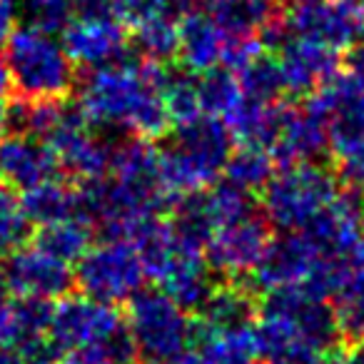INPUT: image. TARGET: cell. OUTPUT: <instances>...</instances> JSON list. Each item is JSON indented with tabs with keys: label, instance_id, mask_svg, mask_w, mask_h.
<instances>
[{
	"label": "cell",
	"instance_id": "obj_24",
	"mask_svg": "<svg viewBox=\"0 0 364 364\" xmlns=\"http://www.w3.org/2000/svg\"><path fill=\"white\" fill-rule=\"evenodd\" d=\"M274 167H277V162L269 155L267 147L240 145L237 150L230 152L223 175L230 185L255 195L257 190H264V185L272 180Z\"/></svg>",
	"mask_w": 364,
	"mask_h": 364
},
{
	"label": "cell",
	"instance_id": "obj_34",
	"mask_svg": "<svg viewBox=\"0 0 364 364\" xmlns=\"http://www.w3.org/2000/svg\"><path fill=\"white\" fill-rule=\"evenodd\" d=\"M16 329H13V294L0 279V344H13Z\"/></svg>",
	"mask_w": 364,
	"mask_h": 364
},
{
	"label": "cell",
	"instance_id": "obj_42",
	"mask_svg": "<svg viewBox=\"0 0 364 364\" xmlns=\"http://www.w3.org/2000/svg\"><path fill=\"white\" fill-rule=\"evenodd\" d=\"M354 3H357V6H359V11L364 13V0H354Z\"/></svg>",
	"mask_w": 364,
	"mask_h": 364
},
{
	"label": "cell",
	"instance_id": "obj_33",
	"mask_svg": "<svg viewBox=\"0 0 364 364\" xmlns=\"http://www.w3.org/2000/svg\"><path fill=\"white\" fill-rule=\"evenodd\" d=\"M332 152L337 157V180H342L354 193L364 195V137L344 142Z\"/></svg>",
	"mask_w": 364,
	"mask_h": 364
},
{
	"label": "cell",
	"instance_id": "obj_11",
	"mask_svg": "<svg viewBox=\"0 0 364 364\" xmlns=\"http://www.w3.org/2000/svg\"><path fill=\"white\" fill-rule=\"evenodd\" d=\"M284 26L289 36L339 50L364 28V13L354 0H302L294 3Z\"/></svg>",
	"mask_w": 364,
	"mask_h": 364
},
{
	"label": "cell",
	"instance_id": "obj_8",
	"mask_svg": "<svg viewBox=\"0 0 364 364\" xmlns=\"http://www.w3.org/2000/svg\"><path fill=\"white\" fill-rule=\"evenodd\" d=\"M269 240V223L255 210L245 218L215 228L205 242V259L213 272L225 274L228 279L247 277L259 264Z\"/></svg>",
	"mask_w": 364,
	"mask_h": 364
},
{
	"label": "cell",
	"instance_id": "obj_13",
	"mask_svg": "<svg viewBox=\"0 0 364 364\" xmlns=\"http://www.w3.org/2000/svg\"><path fill=\"white\" fill-rule=\"evenodd\" d=\"M152 279L185 312H200L205 299L210 297V292L215 287L213 269H210L208 259H205V250L182 237L177 240L172 255L165 259V264L157 269V274Z\"/></svg>",
	"mask_w": 364,
	"mask_h": 364
},
{
	"label": "cell",
	"instance_id": "obj_46",
	"mask_svg": "<svg viewBox=\"0 0 364 364\" xmlns=\"http://www.w3.org/2000/svg\"><path fill=\"white\" fill-rule=\"evenodd\" d=\"M0 73H3V65H0Z\"/></svg>",
	"mask_w": 364,
	"mask_h": 364
},
{
	"label": "cell",
	"instance_id": "obj_30",
	"mask_svg": "<svg viewBox=\"0 0 364 364\" xmlns=\"http://www.w3.org/2000/svg\"><path fill=\"white\" fill-rule=\"evenodd\" d=\"M18 16L28 28H36L48 36L65 33V28L75 21V0H21Z\"/></svg>",
	"mask_w": 364,
	"mask_h": 364
},
{
	"label": "cell",
	"instance_id": "obj_44",
	"mask_svg": "<svg viewBox=\"0 0 364 364\" xmlns=\"http://www.w3.org/2000/svg\"><path fill=\"white\" fill-rule=\"evenodd\" d=\"M289 3H302V0H289Z\"/></svg>",
	"mask_w": 364,
	"mask_h": 364
},
{
	"label": "cell",
	"instance_id": "obj_1",
	"mask_svg": "<svg viewBox=\"0 0 364 364\" xmlns=\"http://www.w3.org/2000/svg\"><path fill=\"white\" fill-rule=\"evenodd\" d=\"M165 73L162 63L145 58L95 68L80 82L77 107L90 125L117 127L130 135L157 140L170 127L160 95Z\"/></svg>",
	"mask_w": 364,
	"mask_h": 364
},
{
	"label": "cell",
	"instance_id": "obj_23",
	"mask_svg": "<svg viewBox=\"0 0 364 364\" xmlns=\"http://www.w3.org/2000/svg\"><path fill=\"white\" fill-rule=\"evenodd\" d=\"M215 21L228 36L257 38L279 18L277 0H220L213 11Z\"/></svg>",
	"mask_w": 364,
	"mask_h": 364
},
{
	"label": "cell",
	"instance_id": "obj_27",
	"mask_svg": "<svg viewBox=\"0 0 364 364\" xmlns=\"http://www.w3.org/2000/svg\"><path fill=\"white\" fill-rule=\"evenodd\" d=\"M180 21L182 16L175 13H160L140 26H135V46L145 60L167 63L177 58V41H180Z\"/></svg>",
	"mask_w": 364,
	"mask_h": 364
},
{
	"label": "cell",
	"instance_id": "obj_38",
	"mask_svg": "<svg viewBox=\"0 0 364 364\" xmlns=\"http://www.w3.org/2000/svg\"><path fill=\"white\" fill-rule=\"evenodd\" d=\"M0 364H23V354L13 344H0Z\"/></svg>",
	"mask_w": 364,
	"mask_h": 364
},
{
	"label": "cell",
	"instance_id": "obj_6",
	"mask_svg": "<svg viewBox=\"0 0 364 364\" xmlns=\"http://www.w3.org/2000/svg\"><path fill=\"white\" fill-rule=\"evenodd\" d=\"M145 267L135 245L127 240H102L90 245L75 269V284L82 294L107 304L127 302L145 282Z\"/></svg>",
	"mask_w": 364,
	"mask_h": 364
},
{
	"label": "cell",
	"instance_id": "obj_4",
	"mask_svg": "<svg viewBox=\"0 0 364 364\" xmlns=\"http://www.w3.org/2000/svg\"><path fill=\"white\" fill-rule=\"evenodd\" d=\"M337 175L319 162L284 165L262 190V215L282 232L304 230L334 198Z\"/></svg>",
	"mask_w": 364,
	"mask_h": 364
},
{
	"label": "cell",
	"instance_id": "obj_7",
	"mask_svg": "<svg viewBox=\"0 0 364 364\" xmlns=\"http://www.w3.org/2000/svg\"><path fill=\"white\" fill-rule=\"evenodd\" d=\"M120 327H125V319L115 304L100 302L87 294H65L60 302L53 304L48 342L58 354H65L70 349L102 342Z\"/></svg>",
	"mask_w": 364,
	"mask_h": 364
},
{
	"label": "cell",
	"instance_id": "obj_32",
	"mask_svg": "<svg viewBox=\"0 0 364 364\" xmlns=\"http://www.w3.org/2000/svg\"><path fill=\"white\" fill-rule=\"evenodd\" d=\"M31 232V220L21 205V198L11 188L0 185V255L21 247Z\"/></svg>",
	"mask_w": 364,
	"mask_h": 364
},
{
	"label": "cell",
	"instance_id": "obj_35",
	"mask_svg": "<svg viewBox=\"0 0 364 364\" xmlns=\"http://www.w3.org/2000/svg\"><path fill=\"white\" fill-rule=\"evenodd\" d=\"M344 65H347V75L359 80L364 85V28L352 38L347 46V55H344Z\"/></svg>",
	"mask_w": 364,
	"mask_h": 364
},
{
	"label": "cell",
	"instance_id": "obj_36",
	"mask_svg": "<svg viewBox=\"0 0 364 364\" xmlns=\"http://www.w3.org/2000/svg\"><path fill=\"white\" fill-rule=\"evenodd\" d=\"M18 18V0H0V43L13 31Z\"/></svg>",
	"mask_w": 364,
	"mask_h": 364
},
{
	"label": "cell",
	"instance_id": "obj_22",
	"mask_svg": "<svg viewBox=\"0 0 364 364\" xmlns=\"http://www.w3.org/2000/svg\"><path fill=\"white\" fill-rule=\"evenodd\" d=\"M21 205L26 210L31 225H50L58 220L75 218L77 215V190L70 182L58 180L55 175L38 182L36 188L26 190L21 198Z\"/></svg>",
	"mask_w": 364,
	"mask_h": 364
},
{
	"label": "cell",
	"instance_id": "obj_17",
	"mask_svg": "<svg viewBox=\"0 0 364 364\" xmlns=\"http://www.w3.org/2000/svg\"><path fill=\"white\" fill-rule=\"evenodd\" d=\"M279 70H282L284 90L292 95H312L332 75H337V50L319 43L287 36L279 46Z\"/></svg>",
	"mask_w": 364,
	"mask_h": 364
},
{
	"label": "cell",
	"instance_id": "obj_31",
	"mask_svg": "<svg viewBox=\"0 0 364 364\" xmlns=\"http://www.w3.org/2000/svg\"><path fill=\"white\" fill-rule=\"evenodd\" d=\"M50 317H53L50 299H38V297L13 299V329H16L13 347L26 342H36V339H46L48 329H50Z\"/></svg>",
	"mask_w": 364,
	"mask_h": 364
},
{
	"label": "cell",
	"instance_id": "obj_40",
	"mask_svg": "<svg viewBox=\"0 0 364 364\" xmlns=\"http://www.w3.org/2000/svg\"><path fill=\"white\" fill-rule=\"evenodd\" d=\"M175 364H205V359L198 354V349H185L175 357Z\"/></svg>",
	"mask_w": 364,
	"mask_h": 364
},
{
	"label": "cell",
	"instance_id": "obj_5",
	"mask_svg": "<svg viewBox=\"0 0 364 364\" xmlns=\"http://www.w3.org/2000/svg\"><path fill=\"white\" fill-rule=\"evenodd\" d=\"M125 324L140 357L147 362L182 354L195 334V319H190V312L172 302L162 289H137L127 299Z\"/></svg>",
	"mask_w": 364,
	"mask_h": 364
},
{
	"label": "cell",
	"instance_id": "obj_26",
	"mask_svg": "<svg viewBox=\"0 0 364 364\" xmlns=\"http://www.w3.org/2000/svg\"><path fill=\"white\" fill-rule=\"evenodd\" d=\"M90 225L75 215V218L58 220V223L43 225L41 232L36 235V245L41 250H46L48 255L63 259V262L73 264L85 255V250L90 247Z\"/></svg>",
	"mask_w": 364,
	"mask_h": 364
},
{
	"label": "cell",
	"instance_id": "obj_39",
	"mask_svg": "<svg viewBox=\"0 0 364 364\" xmlns=\"http://www.w3.org/2000/svg\"><path fill=\"white\" fill-rule=\"evenodd\" d=\"M344 362L347 364H364V339L362 342L352 344V349H349V354L344 357Z\"/></svg>",
	"mask_w": 364,
	"mask_h": 364
},
{
	"label": "cell",
	"instance_id": "obj_37",
	"mask_svg": "<svg viewBox=\"0 0 364 364\" xmlns=\"http://www.w3.org/2000/svg\"><path fill=\"white\" fill-rule=\"evenodd\" d=\"M8 80L6 73H0V137L8 132Z\"/></svg>",
	"mask_w": 364,
	"mask_h": 364
},
{
	"label": "cell",
	"instance_id": "obj_16",
	"mask_svg": "<svg viewBox=\"0 0 364 364\" xmlns=\"http://www.w3.org/2000/svg\"><path fill=\"white\" fill-rule=\"evenodd\" d=\"M58 160L53 150L36 135L8 132L0 137V182L11 190H31L53 177Z\"/></svg>",
	"mask_w": 364,
	"mask_h": 364
},
{
	"label": "cell",
	"instance_id": "obj_10",
	"mask_svg": "<svg viewBox=\"0 0 364 364\" xmlns=\"http://www.w3.org/2000/svg\"><path fill=\"white\" fill-rule=\"evenodd\" d=\"M317 250L334 262H349L357 257L364 242V195L347 190L302 230Z\"/></svg>",
	"mask_w": 364,
	"mask_h": 364
},
{
	"label": "cell",
	"instance_id": "obj_19",
	"mask_svg": "<svg viewBox=\"0 0 364 364\" xmlns=\"http://www.w3.org/2000/svg\"><path fill=\"white\" fill-rule=\"evenodd\" d=\"M193 342H198V354L205 359V364H259L255 322L242 327L213 329L198 319Z\"/></svg>",
	"mask_w": 364,
	"mask_h": 364
},
{
	"label": "cell",
	"instance_id": "obj_18",
	"mask_svg": "<svg viewBox=\"0 0 364 364\" xmlns=\"http://www.w3.org/2000/svg\"><path fill=\"white\" fill-rule=\"evenodd\" d=\"M230 36L215 21L213 13L188 11L180 21V41H177V58L185 70L203 75L215 68L225 65Z\"/></svg>",
	"mask_w": 364,
	"mask_h": 364
},
{
	"label": "cell",
	"instance_id": "obj_21",
	"mask_svg": "<svg viewBox=\"0 0 364 364\" xmlns=\"http://www.w3.org/2000/svg\"><path fill=\"white\" fill-rule=\"evenodd\" d=\"M257 307L259 304L255 297V289L230 279L228 284H220V287L215 284L198 314L205 327L228 329L252 324L257 319Z\"/></svg>",
	"mask_w": 364,
	"mask_h": 364
},
{
	"label": "cell",
	"instance_id": "obj_25",
	"mask_svg": "<svg viewBox=\"0 0 364 364\" xmlns=\"http://www.w3.org/2000/svg\"><path fill=\"white\" fill-rule=\"evenodd\" d=\"M232 73L237 77L240 87H242V95L250 97V100L277 102L282 97V92H287L277 58L267 55L264 50H257L255 55H250Z\"/></svg>",
	"mask_w": 364,
	"mask_h": 364
},
{
	"label": "cell",
	"instance_id": "obj_28",
	"mask_svg": "<svg viewBox=\"0 0 364 364\" xmlns=\"http://www.w3.org/2000/svg\"><path fill=\"white\" fill-rule=\"evenodd\" d=\"M160 95L167 117L175 125H182V122H190L203 115V105H200V77L195 73L167 70L160 87Z\"/></svg>",
	"mask_w": 364,
	"mask_h": 364
},
{
	"label": "cell",
	"instance_id": "obj_12",
	"mask_svg": "<svg viewBox=\"0 0 364 364\" xmlns=\"http://www.w3.org/2000/svg\"><path fill=\"white\" fill-rule=\"evenodd\" d=\"M307 102L327 125L329 150L364 137V85L352 75H332Z\"/></svg>",
	"mask_w": 364,
	"mask_h": 364
},
{
	"label": "cell",
	"instance_id": "obj_29",
	"mask_svg": "<svg viewBox=\"0 0 364 364\" xmlns=\"http://www.w3.org/2000/svg\"><path fill=\"white\" fill-rule=\"evenodd\" d=\"M245 100L242 87H240L237 77L230 68H215L210 73H203L200 77V105H203V115L218 117V120H228L237 105Z\"/></svg>",
	"mask_w": 364,
	"mask_h": 364
},
{
	"label": "cell",
	"instance_id": "obj_15",
	"mask_svg": "<svg viewBox=\"0 0 364 364\" xmlns=\"http://www.w3.org/2000/svg\"><path fill=\"white\" fill-rule=\"evenodd\" d=\"M63 36H65L63 48L70 55V60L87 70L120 63L127 55L125 28L110 18L75 16V21L65 28Z\"/></svg>",
	"mask_w": 364,
	"mask_h": 364
},
{
	"label": "cell",
	"instance_id": "obj_2",
	"mask_svg": "<svg viewBox=\"0 0 364 364\" xmlns=\"http://www.w3.org/2000/svg\"><path fill=\"white\" fill-rule=\"evenodd\" d=\"M232 135L218 117L200 115L177 125L160 150V177L170 198L200 193L218 182L232 152Z\"/></svg>",
	"mask_w": 364,
	"mask_h": 364
},
{
	"label": "cell",
	"instance_id": "obj_41",
	"mask_svg": "<svg viewBox=\"0 0 364 364\" xmlns=\"http://www.w3.org/2000/svg\"><path fill=\"white\" fill-rule=\"evenodd\" d=\"M312 364H347V362H344V357L337 352V349H332V352H324V354H319V357L314 359Z\"/></svg>",
	"mask_w": 364,
	"mask_h": 364
},
{
	"label": "cell",
	"instance_id": "obj_3",
	"mask_svg": "<svg viewBox=\"0 0 364 364\" xmlns=\"http://www.w3.org/2000/svg\"><path fill=\"white\" fill-rule=\"evenodd\" d=\"M0 65L8 87L26 100H60L75 87V63L55 36L36 28H13L3 38Z\"/></svg>",
	"mask_w": 364,
	"mask_h": 364
},
{
	"label": "cell",
	"instance_id": "obj_9",
	"mask_svg": "<svg viewBox=\"0 0 364 364\" xmlns=\"http://www.w3.org/2000/svg\"><path fill=\"white\" fill-rule=\"evenodd\" d=\"M0 279L16 297H38L53 302V299L70 294L73 284H75V272L68 262L48 255L38 245L33 247L21 245L3 255Z\"/></svg>",
	"mask_w": 364,
	"mask_h": 364
},
{
	"label": "cell",
	"instance_id": "obj_20",
	"mask_svg": "<svg viewBox=\"0 0 364 364\" xmlns=\"http://www.w3.org/2000/svg\"><path fill=\"white\" fill-rule=\"evenodd\" d=\"M334 319L342 342L354 344L364 339V255L359 252L344 267L332 297Z\"/></svg>",
	"mask_w": 364,
	"mask_h": 364
},
{
	"label": "cell",
	"instance_id": "obj_45",
	"mask_svg": "<svg viewBox=\"0 0 364 364\" xmlns=\"http://www.w3.org/2000/svg\"><path fill=\"white\" fill-rule=\"evenodd\" d=\"M359 252H362V255H364V242H362V250H359Z\"/></svg>",
	"mask_w": 364,
	"mask_h": 364
},
{
	"label": "cell",
	"instance_id": "obj_14",
	"mask_svg": "<svg viewBox=\"0 0 364 364\" xmlns=\"http://www.w3.org/2000/svg\"><path fill=\"white\" fill-rule=\"evenodd\" d=\"M267 150L279 167L297 165V162H317L329 150L327 125L309 102L282 105L277 130Z\"/></svg>",
	"mask_w": 364,
	"mask_h": 364
},
{
	"label": "cell",
	"instance_id": "obj_43",
	"mask_svg": "<svg viewBox=\"0 0 364 364\" xmlns=\"http://www.w3.org/2000/svg\"><path fill=\"white\" fill-rule=\"evenodd\" d=\"M208 3H213V6H215V3H220V0H208Z\"/></svg>",
	"mask_w": 364,
	"mask_h": 364
}]
</instances>
